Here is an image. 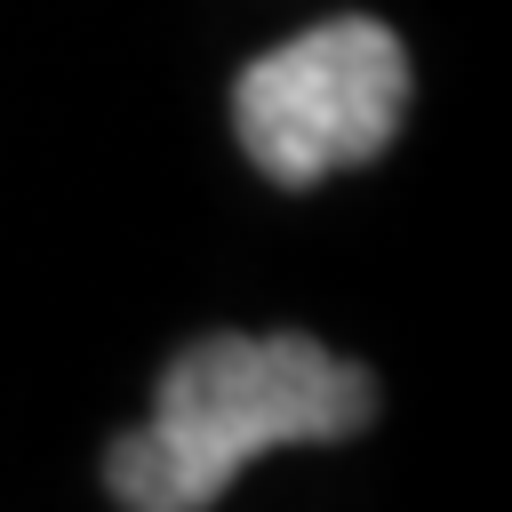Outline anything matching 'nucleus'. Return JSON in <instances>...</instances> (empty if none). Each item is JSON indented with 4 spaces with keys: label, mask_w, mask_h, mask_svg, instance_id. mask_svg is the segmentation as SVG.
<instances>
[{
    "label": "nucleus",
    "mask_w": 512,
    "mask_h": 512,
    "mask_svg": "<svg viewBox=\"0 0 512 512\" xmlns=\"http://www.w3.org/2000/svg\"><path fill=\"white\" fill-rule=\"evenodd\" d=\"M376 416V384L320 336H200L160 368L152 416L112 440V504L200 512L264 448L352 440Z\"/></svg>",
    "instance_id": "nucleus-1"
},
{
    "label": "nucleus",
    "mask_w": 512,
    "mask_h": 512,
    "mask_svg": "<svg viewBox=\"0 0 512 512\" xmlns=\"http://www.w3.org/2000/svg\"><path fill=\"white\" fill-rule=\"evenodd\" d=\"M408 120V48L376 16H328L232 88V128L272 184H320L376 160Z\"/></svg>",
    "instance_id": "nucleus-2"
}]
</instances>
